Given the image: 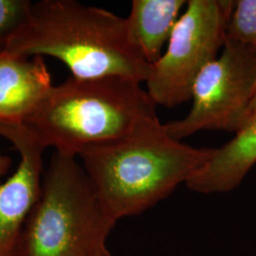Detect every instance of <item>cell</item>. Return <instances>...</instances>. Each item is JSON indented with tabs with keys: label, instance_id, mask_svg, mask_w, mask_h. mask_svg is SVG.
Returning <instances> with one entry per match:
<instances>
[{
	"label": "cell",
	"instance_id": "1",
	"mask_svg": "<svg viewBox=\"0 0 256 256\" xmlns=\"http://www.w3.org/2000/svg\"><path fill=\"white\" fill-rule=\"evenodd\" d=\"M216 148L192 147L168 135L158 117L126 137L78 156L102 208L114 224L142 214L200 170Z\"/></svg>",
	"mask_w": 256,
	"mask_h": 256
},
{
	"label": "cell",
	"instance_id": "2",
	"mask_svg": "<svg viewBox=\"0 0 256 256\" xmlns=\"http://www.w3.org/2000/svg\"><path fill=\"white\" fill-rule=\"evenodd\" d=\"M5 52L54 57L81 79L117 76L146 82L153 68L130 45L126 18L74 0L32 3Z\"/></svg>",
	"mask_w": 256,
	"mask_h": 256
},
{
	"label": "cell",
	"instance_id": "3",
	"mask_svg": "<svg viewBox=\"0 0 256 256\" xmlns=\"http://www.w3.org/2000/svg\"><path fill=\"white\" fill-rule=\"evenodd\" d=\"M140 84L117 76L72 77L52 86L22 124L45 148L76 158L158 117L155 102Z\"/></svg>",
	"mask_w": 256,
	"mask_h": 256
},
{
	"label": "cell",
	"instance_id": "4",
	"mask_svg": "<svg viewBox=\"0 0 256 256\" xmlns=\"http://www.w3.org/2000/svg\"><path fill=\"white\" fill-rule=\"evenodd\" d=\"M114 226L82 165L55 152L25 222L18 256H93L106 246Z\"/></svg>",
	"mask_w": 256,
	"mask_h": 256
},
{
	"label": "cell",
	"instance_id": "5",
	"mask_svg": "<svg viewBox=\"0 0 256 256\" xmlns=\"http://www.w3.org/2000/svg\"><path fill=\"white\" fill-rule=\"evenodd\" d=\"M234 1L189 0L167 48L153 64L147 92L156 104L174 108L191 100L196 79L226 42Z\"/></svg>",
	"mask_w": 256,
	"mask_h": 256
},
{
	"label": "cell",
	"instance_id": "6",
	"mask_svg": "<svg viewBox=\"0 0 256 256\" xmlns=\"http://www.w3.org/2000/svg\"><path fill=\"white\" fill-rule=\"evenodd\" d=\"M256 88V50L226 39L220 56L196 79L192 104L183 119L164 124L182 140L202 130L238 132L244 126Z\"/></svg>",
	"mask_w": 256,
	"mask_h": 256
},
{
	"label": "cell",
	"instance_id": "7",
	"mask_svg": "<svg viewBox=\"0 0 256 256\" xmlns=\"http://www.w3.org/2000/svg\"><path fill=\"white\" fill-rule=\"evenodd\" d=\"M0 136L20 156L16 173L0 185V256H18L25 222L41 192L46 148L21 122H0Z\"/></svg>",
	"mask_w": 256,
	"mask_h": 256
},
{
	"label": "cell",
	"instance_id": "8",
	"mask_svg": "<svg viewBox=\"0 0 256 256\" xmlns=\"http://www.w3.org/2000/svg\"><path fill=\"white\" fill-rule=\"evenodd\" d=\"M52 88L41 56L0 55V122H22Z\"/></svg>",
	"mask_w": 256,
	"mask_h": 256
},
{
	"label": "cell",
	"instance_id": "9",
	"mask_svg": "<svg viewBox=\"0 0 256 256\" xmlns=\"http://www.w3.org/2000/svg\"><path fill=\"white\" fill-rule=\"evenodd\" d=\"M256 164V117L226 144L216 148L210 160L187 180L189 190L200 194L236 189Z\"/></svg>",
	"mask_w": 256,
	"mask_h": 256
},
{
	"label": "cell",
	"instance_id": "10",
	"mask_svg": "<svg viewBox=\"0 0 256 256\" xmlns=\"http://www.w3.org/2000/svg\"><path fill=\"white\" fill-rule=\"evenodd\" d=\"M185 0H133L126 20L130 45L148 64H155L180 19Z\"/></svg>",
	"mask_w": 256,
	"mask_h": 256
},
{
	"label": "cell",
	"instance_id": "11",
	"mask_svg": "<svg viewBox=\"0 0 256 256\" xmlns=\"http://www.w3.org/2000/svg\"><path fill=\"white\" fill-rule=\"evenodd\" d=\"M226 39L256 50V0L234 1Z\"/></svg>",
	"mask_w": 256,
	"mask_h": 256
},
{
	"label": "cell",
	"instance_id": "12",
	"mask_svg": "<svg viewBox=\"0 0 256 256\" xmlns=\"http://www.w3.org/2000/svg\"><path fill=\"white\" fill-rule=\"evenodd\" d=\"M32 7L28 0H0V55L10 39L27 20Z\"/></svg>",
	"mask_w": 256,
	"mask_h": 256
},
{
	"label": "cell",
	"instance_id": "13",
	"mask_svg": "<svg viewBox=\"0 0 256 256\" xmlns=\"http://www.w3.org/2000/svg\"><path fill=\"white\" fill-rule=\"evenodd\" d=\"M12 165V160L8 156L0 154V176H4L8 171Z\"/></svg>",
	"mask_w": 256,
	"mask_h": 256
},
{
	"label": "cell",
	"instance_id": "14",
	"mask_svg": "<svg viewBox=\"0 0 256 256\" xmlns=\"http://www.w3.org/2000/svg\"><path fill=\"white\" fill-rule=\"evenodd\" d=\"M254 117H256V92H254V95L252 97V100L250 102V104L248 106V110L247 112V117H246V122H245V124H247L248 122L250 120L254 119ZM244 124V126H245Z\"/></svg>",
	"mask_w": 256,
	"mask_h": 256
},
{
	"label": "cell",
	"instance_id": "15",
	"mask_svg": "<svg viewBox=\"0 0 256 256\" xmlns=\"http://www.w3.org/2000/svg\"><path fill=\"white\" fill-rule=\"evenodd\" d=\"M93 256H111V254H110V250H108L106 246H104Z\"/></svg>",
	"mask_w": 256,
	"mask_h": 256
}]
</instances>
